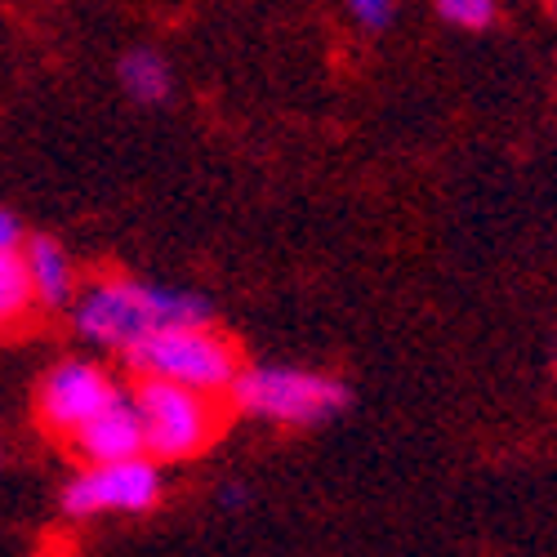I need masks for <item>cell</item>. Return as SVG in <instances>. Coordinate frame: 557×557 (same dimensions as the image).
Listing matches in <instances>:
<instances>
[{
	"mask_svg": "<svg viewBox=\"0 0 557 557\" xmlns=\"http://www.w3.org/2000/svg\"><path fill=\"white\" fill-rule=\"evenodd\" d=\"M18 246H23V223H18V214L0 210V255H18Z\"/></svg>",
	"mask_w": 557,
	"mask_h": 557,
	"instance_id": "cell-13",
	"label": "cell"
},
{
	"mask_svg": "<svg viewBox=\"0 0 557 557\" xmlns=\"http://www.w3.org/2000/svg\"><path fill=\"white\" fill-rule=\"evenodd\" d=\"M437 14L446 23H455V27L478 32V27H486L495 18V0H437Z\"/></svg>",
	"mask_w": 557,
	"mask_h": 557,
	"instance_id": "cell-11",
	"label": "cell"
},
{
	"mask_svg": "<svg viewBox=\"0 0 557 557\" xmlns=\"http://www.w3.org/2000/svg\"><path fill=\"white\" fill-rule=\"evenodd\" d=\"M201 321H210V308L201 295L152 286V282H129V276H112V282L89 286L85 299L76 304V331L89 344L121 348V352L170 326H201Z\"/></svg>",
	"mask_w": 557,
	"mask_h": 557,
	"instance_id": "cell-1",
	"label": "cell"
},
{
	"mask_svg": "<svg viewBox=\"0 0 557 557\" xmlns=\"http://www.w3.org/2000/svg\"><path fill=\"white\" fill-rule=\"evenodd\" d=\"M23 268H27V286H32V299L36 304L59 308V304L72 299V259L63 255L59 242H50V237L27 242Z\"/></svg>",
	"mask_w": 557,
	"mask_h": 557,
	"instance_id": "cell-8",
	"label": "cell"
},
{
	"mask_svg": "<svg viewBox=\"0 0 557 557\" xmlns=\"http://www.w3.org/2000/svg\"><path fill=\"white\" fill-rule=\"evenodd\" d=\"M121 85L138 103H161L170 95V67L152 50H134L121 59Z\"/></svg>",
	"mask_w": 557,
	"mask_h": 557,
	"instance_id": "cell-9",
	"label": "cell"
},
{
	"mask_svg": "<svg viewBox=\"0 0 557 557\" xmlns=\"http://www.w3.org/2000/svg\"><path fill=\"white\" fill-rule=\"evenodd\" d=\"M125 361L138 380L152 384H174V388H193V393H227L232 380L242 375L237 348L227 335H219L210 321L201 326H170L144 344L125 348Z\"/></svg>",
	"mask_w": 557,
	"mask_h": 557,
	"instance_id": "cell-2",
	"label": "cell"
},
{
	"mask_svg": "<svg viewBox=\"0 0 557 557\" xmlns=\"http://www.w3.org/2000/svg\"><path fill=\"white\" fill-rule=\"evenodd\" d=\"M76 455L95 469V463H121V459H138L144 455V429H138L134 401L116 397L108 410H99L76 437H72Z\"/></svg>",
	"mask_w": 557,
	"mask_h": 557,
	"instance_id": "cell-7",
	"label": "cell"
},
{
	"mask_svg": "<svg viewBox=\"0 0 557 557\" xmlns=\"http://www.w3.org/2000/svg\"><path fill=\"white\" fill-rule=\"evenodd\" d=\"M116 384L108 380V370H99L95 361H63L50 375L40 380L36 393V414L50 433L76 437L99 410H108L116 401Z\"/></svg>",
	"mask_w": 557,
	"mask_h": 557,
	"instance_id": "cell-6",
	"label": "cell"
},
{
	"mask_svg": "<svg viewBox=\"0 0 557 557\" xmlns=\"http://www.w3.org/2000/svg\"><path fill=\"white\" fill-rule=\"evenodd\" d=\"M161 495V478L152 459H121V463H95L81 478L67 482L63 508L72 518H95V513H144Z\"/></svg>",
	"mask_w": 557,
	"mask_h": 557,
	"instance_id": "cell-5",
	"label": "cell"
},
{
	"mask_svg": "<svg viewBox=\"0 0 557 557\" xmlns=\"http://www.w3.org/2000/svg\"><path fill=\"white\" fill-rule=\"evenodd\" d=\"M227 393L242 414L276 420V424H317V420H331L335 410L348 406V388L339 380L312 375V370H295V366L242 370Z\"/></svg>",
	"mask_w": 557,
	"mask_h": 557,
	"instance_id": "cell-3",
	"label": "cell"
},
{
	"mask_svg": "<svg viewBox=\"0 0 557 557\" xmlns=\"http://www.w3.org/2000/svg\"><path fill=\"white\" fill-rule=\"evenodd\" d=\"M348 10L361 27H388L393 23V0H348Z\"/></svg>",
	"mask_w": 557,
	"mask_h": 557,
	"instance_id": "cell-12",
	"label": "cell"
},
{
	"mask_svg": "<svg viewBox=\"0 0 557 557\" xmlns=\"http://www.w3.org/2000/svg\"><path fill=\"white\" fill-rule=\"evenodd\" d=\"M134 414L138 429H144V450L152 459H193L214 442L223 424L219 406L206 393L152 384V380H144V388H138Z\"/></svg>",
	"mask_w": 557,
	"mask_h": 557,
	"instance_id": "cell-4",
	"label": "cell"
},
{
	"mask_svg": "<svg viewBox=\"0 0 557 557\" xmlns=\"http://www.w3.org/2000/svg\"><path fill=\"white\" fill-rule=\"evenodd\" d=\"M32 286H27V268L23 255H0V326H14L32 308Z\"/></svg>",
	"mask_w": 557,
	"mask_h": 557,
	"instance_id": "cell-10",
	"label": "cell"
}]
</instances>
